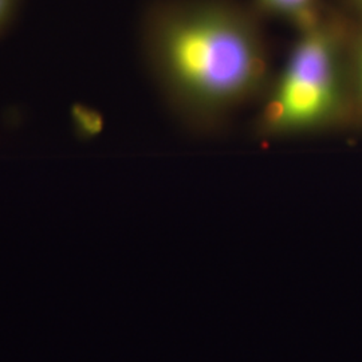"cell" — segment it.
<instances>
[{
  "label": "cell",
  "mask_w": 362,
  "mask_h": 362,
  "mask_svg": "<svg viewBox=\"0 0 362 362\" xmlns=\"http://www.w3.org/2000/svg\"><path fill=\"white\" fill-rule=\"evenodd\" d=\"M259 15L236 0H157L148 8L146 64L187 122L215 127L264 97L274 76Z\"/></svg>",
  "instance_id": "6da1fadb"
},
{
  "label": "cell",
  "mask_w": 362,
  "mask_h": 362,
  "mask_svg": "<svg viewBox=\"0 0 362 362\" xmlns=\"http://www.w3.org/2000/svg\"><path fill=\"white\" fill-rule=\"evenodd\" d=\"M16 0H0V28L6 26L11 18Z\"/></svg>",
  "instance_id": "5b68a950"
},
{
  "label": "cell",
  "mask_w": 362,
  "mask_h": 362,
  "mask_svg": "<svg viewBox=\"0 0 362 362\" xmlns=\"http://www.w3.org/2000/svg\"><path fill=\"white\" fill-rule=\"evenodd\" d=\"M255 8L285 21L298 33L315 26L326 15L321 0H255Z\"/></svg>",
  "instance_id": "3957f363"
},
{
  "label": "cell",
  "mask_w": 362,
  "mask_h": 362,
  "mask_svg": "<svg viewBox=\"0 0 362 362\" xmlns=\"http://www.w3.org/2000/svg\"><path fill=\"white\" fill-rule=\"evenodd\" d=\"M353 73L356 78V85L362 97V39L354 49L353 57Z\"/></svg>",
  "instance_id": "277c9868"
},
{
  "label": "cell",
  "mask_w": 362,
  "mask_h": 362,
  "mask_svg": "<svg viewBox=\"0 0 362 362\" xmlns=\"http://www.w3.org/2000/svg\"><path fill=\"white\" fill-rule=\"evenodd\" d=\"M344 30L325 15L299 33L282 71L272 78L259 115L262 134H303L327 124L342 103Z\"/></svg>",
  "instance_id": "7a4b0ae2"
},
{
  "label": "cell",
  "mask_w": 362,
  "mask_h": 362,
  "mask_svg": "<svg viewBox=\"0 0 362 362\" xmlns=\"http://www.w3.org/2000/svg\"><path fill=\"white\" fill-rule=\"evenodd\" d=\"M358 10H361L362 11V0H350Z\"/></svg>",
  "instance_id": "8992f818"
}]
</instances>
